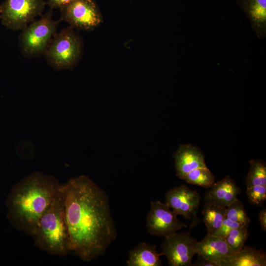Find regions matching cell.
<instances>
[{
	"mask_svg": "<svg viewBox=\"0 0 266 266\" xmlns=\"http://www.w3.org/2000/svg\"><path fill=\"white\" fill-rule=\"evenodd\" d=\"M62 188L72 252L90 262L103 255L117 237L108 197L86 175L71 178Z\"/></svg>",
	"mask_w": 266,
	"mask_h": 266,
	"instance_id": "cell-1",
	"label": "cell"
},
{
	"mask_svg": "<svg viewBox=\"0 0 266 266\" xmlns=\"http://www.w3.org/2000/svg\"><path fill=\"white\" fill-rule=\"evenodd\" d=\"M61 186L55 177L39 171L22 179L11 189L6 200L11 225L32 236Z\"/></svg>",
	"mask_w": 266,
	"mask_h": 266,
	"instance_id": "cell-2",
	"label": "cell"
},
{
	"mask_svg": "<svg viewBox=\"0 0 266 266\" xmlns=\"http://www.w3.org/2000/svg\"><path fill=\"white\" fill-rule=\"evenodd\" d=\"M32 237L34 245L49 254L63 257L72 252L62 185L39 219Z\"/></svg>",
	"mask_w": 266,
	"mask_h": 266,
	"instance_id": "cell-3",
	"label": "cell"
},
{
	"mask_svg": "<svg viewBox=\"0 0 266 266\" xmlns=\"http://www.w3.org/2000/svg\"><path fill=\"white\" fill-rule=\"evenodd\" d=\"M44 53L49 64L55 69H71L81 57V38L72 28L64 29L54 35Z\"/></svg>",
	"mask_w": 266,
	"mask_h": 266,
	"instance_id": "cell-4",
	"label": "cell"
},
{
	"mask_svg": "<svg viewBox=\"0 0 266 266\" xmlns=\"http://www.w3.org/2000/svg\"><path fill=\"white\" fill-rule=\"evenodd\" d=\"M52 15L50 9L22 30L19 44L25 57H33L45 53L58 26L59 22L54 20Z\"/></svg>",
	"mask_w": 266,
	"mask_h": 266,
	"instance_id": "cell-5",
	"label": "cell"
},
{
	"mask_svg": "<svg viewBox=\"0 0 266 266\" xmlns=\"http://www.w3.org/2000/svg\"><path fill=\"white\" fill-rule=\"evenodd\" d=\"M46 5L44 0H6L0 6L2 23L13 31L22 30L42 14Z\"/></svg>",
	"mask_w": 266,
	"mask_h": 266,
	"instance_id": "cell-6",
	"label": "cell"
},
{
	"mask_svg": "<svg viewBox=\"0 0 266 266\" xmlns=\"http://www.w3.org/2000/svg\"><path fill=\"white\" fill-rule=\"evenodd\" d=\"M60 9L62 19L80 30H94L102 21L101 13L94 0H74Z\"/></svg>",
	"mask_w": 266,
	"mask_h": 266,
	"instance_id": "cell-7",
	"label": "cell"
},
{
	"mask_svg": "<svg viewBox=\"0 0 266 266\" xmlns=\"http://www.w3.org/2000/svg\"><path fill=\"white\" fill-rule=\"evenodd\" d=\"M197 242L190 232H177L165 237L161 245V252L170 266H192Z\"/></svg>",
	"mask_w": 266,
	"mask_h": 266,
	"instance_id": "cell-8",
	"label": "cell"
},
{
	"mask_svg": "<svg viewBox=\"0 0 266 266\" xmlns=\"http://www.w3.org/2000/svg\"><path fill=\"white\" fill-rule=\"evenodd\" d=\"M146 227L149 234L166 237L187 227L165 203L160 200L152 201L147 218Z\"/></svg>",
	"mask_w": 266,
	"mask_h": 266,
	"instance_id": "cell-9",
	"label": "cell"
},
{
	"mask_svg": "<svg viewBox=\"0 0 266 266\" xmlns=\"http://www.w3.org/2000/svg\"><path fill=\"white\" fill-rule=\"evenodd\" d=\"M200 200V195L196 190L182 185L169 190L166 194L165 203L177 215L191 220L199 208Z\"/></svg>",
	"mask_w": 266,
	"mask_h": 266,
	"instance_id": "cell-10",
	"label": "cell"
},
{
	"mask_svg": "<svg viewBox=\"0 0 266 266\" xmlns=\"http://www.w3.org/2000/svg\"><path fill=\"white\" fill-rule=\"evenodd\" d=\"M173 157L176 175L181 179L196 168L207 167L201 150L191 144L180 145Z\"/></svg>",
	"mask_w": 266,
	"mask_h": 266,
	"instance_id": "cell-11",
	"label": "cell"
},
{
	"mask_svg": "<svg viewBox=\"0 0 266 266\" xmlns=\"http://www.w3.org/2000/svg\"><path fill=\"white\" fill-rule=\"evenodd\" d=\"M196 254L217 266H222L223 263L233 252L224 238L207 233L201 241L197 242Z\"/></svg>",
	"mask_w": 266,
	"mask_h": 266,
	"instance_id": "cell-12",
	"label": "cell"
},
{
	"mask_svg": "<svg viewBox=\"0 0 266 266\" xmlns=\"http://www.w3.org/2000/svg\"><path fill=\"white\" fill-rule=\"evenodd\" d=\"M206 192L204 197L205 203L227 207L235 200L240 192V188L234 180L227 176L215 182Z\"/></svg>",
	"mask_w": 266,
	"mask_h": 266,
	"instance_id": "cell-13",
	"label": "cell"
},
{
	"mask_svg": "<svg viewBox=\"0 0 266 266\" xmlns=\"http://www.w3.org/2000/svg\"><path fill=\"white\" fill-rule=\"evenodd\" d=\"M237 3L249 19L257 36H266V0H237Z\"/></svg>",
	"mask_w": 266,
	"mask_h": 266,
	"instance_id": "cell-14",
	"label": "cell"
},
{
	"mask_svg": "<svg viewBox=\"0 0 266 266\" xmlns=\"http://www.w3.org/2000/svg\"><path fill=\"white\" fill-rule=\"evenodd\" d=\"M162 253H158L156 246L145 242H141L129 252L127 261L128 266H160V257Z\"/></svg>",
	"mask_w": 266,
	"mask_h": 266,
	"instance_id": "cell-15",
	"label": "cell"
},
{
	"mask_svg": "<svg viewBox=\"0 0 266 266\" xmlns=\"http://www.w3.org/2000/svg\"><path fill=\"white\" fill-rule=\"evenodd\" d=\"M266 253L249 246H244L228 257L222 266H265Z\"/></svg>",
	"mask_w": 266,
	"mask_h": 266,
	"instance_id": "cell-16",
	"label": "cell"
},
{
	"mask_svg": "<svg viewBox=\"0 0 266 266\" xmlns=\"http://www.w3.org/2000/svg\"><path fill=\"white\" fill-rule=\"evenodd\" d=\"M226 207L205 203L202 211L208 234L213 235L220 227L226 217Z\"/></svg>",
	"mask_w": 266,
	"mask_h": 266,
	"instance_id": "cell-17",
	"label": "cell"
},
{
	"mask_svg": "<svg viewBox=\"0 0 266 266\" xmlns=\"http://www.w3.org/2000/svg\"><path fill=\"white\" fill-rule=\"evenodd\" d=\"M250 168L245 178L247 188L254 186H266V164L265 161L252 160L249 161Z\"/></svg>",
	"mask_w": 266,
	"mask_h": 266,
	"instance_id": "cell-18",
	"label": "cell"
},
{
	"mask_svg": "<svg viewBox=\"0 0 266 266\" xmlns=\"http://www.w3.org/2000/svg\"><path fill=\"white\" fill-rule=\"evenodd\" d=\"M188 183L203 188H210L215 183V176L207 167L196 168L182 179Z\"/></svg>",
	"mask_w": 266,
	"mask_h": 266,
	"instance_id": "cell-19",
	"label": "cell"
},
{
	"mask_svg": "<svg viewBox=\"0 0 266 266\" xmlns=\"http://www.w3.org/2000/svg\"><path fill=\"white\" fill-rule=\"evenodd\" d=\"M248 226L242 225L232 230L224 238L233 253L241 250L248 237Z\"/></svg>",
	"mask_w": 266,
	"mask_h": 266,
	"instance_id": "cell-20",
	"label": "cell"
},
{
	"mask_svg": "<svg viewBox=\"0 0 266 266\" xmlns=\"http://www.w3.org/2000/svg\"><path fill=\"white\" fill-rule=\"evenodd\" d=\"M226 217L233 222L248 226L251 221L243 203L238 199L226 207Z\"/></svg>",
	"mask_w": 266,
	"mask_h": 266,
	"instance_id": "cell-21",
	"label": "cell"
},
{
	"mask_svg": "<svg viewBox=\"0 0 266 266\" xmlns=\"http://www.w3.org/2000/svg\"><path fill=\"white\" fill-rule=\"evenodd\" d=\"M246 194L252 204L260 205L266 200V186L257 185L247 188Z\"/></svg>",
	"mask_w": 266,
	"mask_h": 266,
	"instance_id": "cell-22",
	"label": "cell"
},
{
	"mask_svg": "<svg viewBox=\"0 0 266 266\" xmlns=\"http://www.w3.org/2000/svg\"><path fill=\"white\" fill-rule=\"evenodd\" d=\"M242 225H245L233 222L225 217L220 227L213 235L225 238L232 230Z\"/></svg>",
	"mask_w": 266,
	"mask_h": 266,
	"instance_id": "cell-23",
	"label": "cell"
},
{
	"mask_svg": "<svg viewBox=\"0 0 266 266\" xmlns=\"http://www.w3.org/2000/svg\"><path fill=\"white\" fill-rule=\"evenodd\" d=\"M74 0H48V4L51 9L61 7L70 3Z\"/></svg>",
	"mask_w": 266,
	"mask_h": 266,
	"instance_id": "cell-24",
	"label": "cell"
},
{
	"mask_svg": "<svg viewBox=\"0 0 266 266\" xmlns=\"http://www.w3.org/2000/svg\"><path fill=\"white\" fill-rule=\"evenodd\" d=\"M193 265L196 266H217L215 264L208 261L200 255H198L197 260Z\"/></svg>",
	"mask_w": 266,
	"mask_h": 266,
	"instance_id": "cell-25",
	"label": "cell"
},
{
	"mask_svg": "<svg viewBox=\"0 0 266 266\" xmlns=\"http://www.w3.org/2000/svg\"><path fill=\"white\" fill-rule=\"evenodd\" d=\"M259 221L260 223L261 227L262 230L266 231V208L260 211L259 213Z\"/></svg>",
	"mask_w": 266,
	"mask_h": 266,
	"instance_id": "cell-26",
	"label": "cell"
},
{
	"mask_svg": "<svg viewBox=\"0 0 266 266\" xmlns=\"http://www.w3.org/2000/svg\"><path fill=\"white\" fill-rule=\"evenodd\" d=\"M0 12H1V9H0Z\"/></svg>",
	"mask_w": 266,
	"mask_h": 266,
	"instance_id": "cell-27",
	"label": "cell"
}]
</instances>
